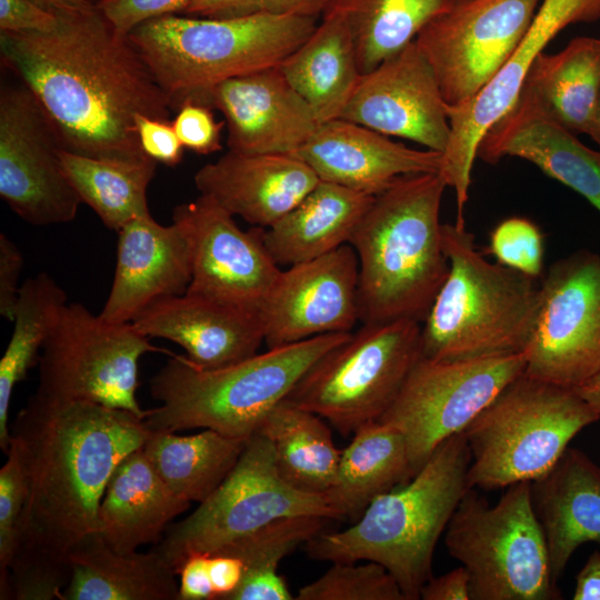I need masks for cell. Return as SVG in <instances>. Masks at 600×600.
Masks as SVG:
<instances>
[{"mask_svg":"<svg viewBox=\"0 0 600 600\" xmlns=\"http://www.w3.org/2000/svg\"><path fill=\"white\" fill-rule=\"evenodd\" d=\"M350 334L317 336L212 370L172 353L150 381L160 404L148 410L144 424L151 431L202 428L249 439L303 374Z\"/></svg>","mask_w":600,"mask_h":600,"instance_id":"obj_5","label":"cell"},{"mask_svg":"<svg viewBox=\"0 0 600 600\" xmlns=\"http://www.w3.org/2000/svg\"><path fill=\"white\" fill-rule=\"evenodd\" d=\"M373 197L320 180L286 216L260 228L262 243L279 267L319 258L349 243Z\"/></svg>","mask_w":600,"mask_h":600,"instance_id":"obj_29","label":"cell"},{"mask_svg":"<svg viewBox=\"0 0 600 600\" xmlns=\"http://www.w3.org/2000/svg\"><path fill=\"white\" fill-rule=\"evenodd\" d=\"M154 347L129 323H111L81 303H68L42 347L36 394L62 401H89L129 411L142 419L137 399L139 361Z\"/></svg>","mask_w":600,"mask_h":600,"instance_id":"obj_12","label":"cell"},{"mask_svg":"<svg viewBox=\"0 0 600 600\" xmlns=\"http://www.w3.org/2000/svg\"><path fill=\"white\" fill-rule=\"evenodd\" d=\"M322 181L377 196L407 174L439 172L442 156L413 149L364 126L336 119L319 126L294 154Z\"/></svg>","mask_w":600,"mask_h":600,"instance_id":"obj_24","label":"cell"},{"mask_svg":"<svg viewBox=\"0 0 600 600\" xmlns=\"http://www.w3.org/2000/svg\"><path fill=\"white\" fill-rule=\"evenodd\" d=\"M477 157L491 164L504 157L524 159L600 212V149L583 144L523 93L486 131Z\"/></svg>","mask_w":600,"mask_h":600,"instance_id":"obj_25","label":"cell"},{"mask_svg":"<svg viewBox=\"0 0 600 600\" xmlns=\"http://www.w3.org/2000/svg\"><path fill=\"white\" fill-rule=\"evenodd\" d=\"M449 272L421 323V356L464 361L524 352L540 306V279L489 262L464 227L442 224Z\"/></svg>","mask_w":600,"mask_h":600,"instance_id":"obj_6","label":"cell"},{"mask_svg":"<svg viewBox=\"0 0 600 600\" xmlns=\"http://www.w3.org/2000/svg\"><path fill=\"white\" fill-rule=\"evenodd\" d=\"M328 519L320 516L281 518L230 542L217 552L239 558L244 564L243 578L277 574L281 560L322 532Z\"/></svg>","mask_w":600,"mask_h":600,"instance_id":"obj_39","label":"cell"},{"mask_svg":"<svg viewBox=\"0 0 600 600\" xmlns=\"http://www.w3.org/2000/svg\"><path fill=\"white\" fill-rule=\"evenodd\" d=\"M298 600H407L398 581L380 563L332 562L318 579L301 587Z\"/></svg>","mask_w":600,"mask_h":600,"instance_id":"obj_40","label":"cell"},{"mask_svg":"<svg viewBox=\"0 0 600 600\" xmlns=\"http://www.w3.org/2000/svg\"><path fill=\"white\" fill-rule=\"evenodd\" d=\"M471 454L463 432L444 440L408 481L377 497L349 528L306 543L310 558L373 561L398 581L407 600L420 599L432 577L436 546L470 489Z\"/></svg>","mask_w":600,"mask_h":600,"instance_id":"obj_4","label":"cell"},{"mask_svg":"<svg viewBox=\"0 0 600 600\" xmlns=\"http://www.w3.org/2000/svg\"><path fill=\"white\" fill-rule=\"evenodd\" d=\"M574 134H587L600 97V39L578 37L561 51L541 52L520 90Z\"/></svg>","mask_w":600,"mask_h":600,"instance_id":"obj_33","label":"cell"},{"mask_svg":"<svg viewBox=\"0 0 600 600\" xmlns=\"http://www.w3.org/2000/svg\"><path fill=\"white\" fill-rule=\"evenodd\" d=\"M149 432L129 411L34 393L10 427L27 499L9 568L71 572L70 552L99 534L112 472Z\"/></svg>","mask_w":600,"mask_h":600,"instance_id":"obj_2","label":"cell"},{"mask_svg":"<svg viewBox=\"0 0 600 600\" xmlns=\"http://www.w3.org/2000/svg\"><path fill=\"white\" fill-rule=\"evenodd\" d=\"M330 0H192L182 14L198 18H236L252 14L319 19Z\"/></svg>","mask_w":600,"mask_h":600,"instance_id":"obj_43","label":"cell"},{"mask_svg":"<svg viewBox=\"0 0 600 600\" xmlns=\"http://www.w3.org/2000/svg\"><path fill=\"white\" fill-rule=\"evenodd\" d=\"M491 506L470 488L446 529L444 543L470 581V600H559L530 482L506 488Z\"/></svg>","mask_w":600,"mask_h":600,"instance_id":"obj_9","label":"cell"},{"mask_svg":"<svg viewBox=\"0 0 600 600\" xmlns=\"http://www.w3.org/2000/svg\"><path fill=\"white\" fill-rule=\"evenodd\" d=\"M486 252L504 267L529 277L543 276L544 238L531 220L511 217L499 222L489 234Z\"/></svg>","mask_w":600,"mask_h":600,"instance_id":"obj_41","label":"cell"},{"mask_svg":"<svg viewBox=\"0 0 600 600\" xmlns=\"http://www.w3.org/2000/svg\"><path fill=\"white\" fill-rule=\"evenodd\" d=\"M542 0H458L430 20L414 42L446 103L473 98L501 69L529 30Z\"/></svg>","mask_w":600,"mask_h":600,"instance_id":"obj_15","label":"cell"},{"mask_svg":"<svg viewBox=\"0 0 600 600\" xmlns=\"http://www.w3.org/2000/svg\"><path fill=\"white\" fill-rule=\"evenodd\" d=\"M131 323L149 338L177 343L193 366L206 370L246 360L264 342L258 311L188 291L151 303Z\"/></svg>","mask_w":600,"mask_h":600,"instance_id":"obj_22","label":"cell"},{"mask_svg":"<svg viewBox=\"0 0 600 600\" xmlns=\"http://www.w3.org/2000/svg\"><path fill=\"white\" fill-rule=\"evenodd\" d=\"M524 374L576 389L600 370V254L578 250L540 279Z\"/></svg>","mask_w":600,"mask_h":600,"instance_id":"obj_14","label":"cell"},{"mask_svg":"<svg viewBox=\"0 0 600 600\" xmlns=\"http://www.w3.org/2000/svg\"><path fill=\"white\" fill-rule=\"evenodd\" d=\"M526 366V352L464 361L421 356L377 421L402 434L413 477L444 440L463 432Z\"/></svg>","mask_w":600,"mask_h":600,"instance_id":"obj_13","label":"cell"},{"mask_svg":"<svg viewBox=\"0 0 600 600\" xmlns=\"http://www.w3.org/2000/svg\"><path fill=\"white\" fill-rule=\"evenodd\" d=\"M57 13L59 24L50 32H0L2 61L37 97L64 150L151 159L134 116L170 120L172 108L143 58L98 9Z\"/></svg>","mask_w":600,"mask_h":600,"instance_id":"obj_1","label":"cell"},{"mask_svg":"<svg viewBox=\"0 0 600 600\" xmlns=\"http://www.w3.org/2000/svg\"><path fill=\"white\" fill-rule=\"evenodd\" d=\"M178 577V600H214L208 553L188 557L179 568Z\"/></svg>","mask_w":600,"mask_h":600,"instance_id":"obj_49","label":"cell"},{"mask_svg":"<svg viewBox=\"0 0 600 600\" xmlns=\"http://www.w3.org/2000/svg\"><path fill=\"white\" fill-rule=\"evenodd\" d=\"M439 172L398 178L373 200L349 240L359 263V321L422 323L449 272Z\"/></svg>","mask_w":600,"mask_h":600,"instance_id":"obj_3","label":"cell"},{"mask_svg":"<svg viewBox=\"0 0 600 600\" xmlns=\"http://www.w3.org/2000/svg\"><path fill=\"white\" fill-rule=\"evenodd\" d=\"M26 499V476L17 450L10 444L0 469V577L8 572Z\"/></svg>","mask_w":600,"mask_h":600,"instance_id":"obj_42","label":"cell"},{"mask_svg":"<svg viewBox=\"0 0 600 600\" xmlns=\"http://www.w3.org/2000/svg\"><path fill=\"white\" fill-rule=\"evenodd\" d=\"M599 419L574 389L523 372L463 431L471 454L469 487L490 491L542 477Z\"/></svg>","mask_w":600,"mask_h":600,"instance_id":"obj_8","label":"cell"},{"mask_svg":"<svg viewBox=\"0 0 600 600\" xmlns=\"http://www.w3.org/2000/svg\"><path fill=\"white\" fill-rule=\"evenodd\" d=\"M209 574L214 600H229L243 579L244 564L239 558L231 554L210 553Z\"/></svg>","mask_w":600,"mask_h":600,"instance_id":"obj_50","label":"cell"},{"mask_svg":"<svg viewBox=\"0 0 600 600\" xmlns=\"http://www.w3.org/2000/svg\"><path fill=\"white\" fill-rule=\"evenodd\" d=\"M319 181L314 171L294 156L230 150L194 174L200 194L260 228L286 216Z\"/></svg>","mask_w":600,"mask_h":600,"instance_id":"obj_26","label":"cell"},{"mask_svg":"<svg viewBox=\"0 0 600 600\" xmlns=\"http://www.w3.org/2000/svg\"><path fill=\"white\" fill-rule=\"evenodd\" d=\"M192 0H100V13L113 29L128 36L139 24L162 16L182 14Z\"/></svg>","mask_w":600,"mask_h":600,"instance_id":"obj_45","label":"cell"},{"mask_svg":"<svg viewBox=\"0 0 600 600\" xmlns=\"http://www.w3.org/2000/svg\"><path fill=\"white\" fill-rule=\"evenodd\" d=\"M190 502L162 481L142 446L117 466L99 508V536L114 551L130 553L158 543L174 517Z\"/></svg>","mask_w":600,"mask_h":600,"instance_id":"obj_28","label":"cell"},{"mask_svg":"<svg viewBox=\"0 0 600 600\" xmlns=\"http://www.w3.org/2000/svg\"><path fill=\"white\" fill-rule=\"evenodd\" d=\"M201 103L222 113L228 150L238 153L292 156L321 124L279 67L226 80Z\"/></svg>","mask_w":600,"mask_h":600,"instance_id":"obj_21","label":"cell"},{"mask_svg":"<svg viewBox=\"0 0 600 600\" xmlns=\"http://www.w3.org/2000/svg\"><path fill=\"white\" fill-rule=\"evenodd\" d=\"M411 478L402 434L372 421L360 427L341 450L336 476L323 497L334 519L354 522L377 497Z\"/></svg>","mask_w":600,"mask_h":600,"instance_id":"obj_32","label":"cell"},{"mask_svg":"<svg viewBox=\"0 0 600 600\" xmlns=\"http://www.w3.org/2000/svg\"><path fill=\"white\" fill-rule=\"evenodd\" d=\"M457 1L330 0L326 12L344 19L363 74L413 42L430 20Z\"/></svg>","mask_w":600,"mask_h":600,"instance_id":"obj_37","label":"cell"},{"mask_svg":"<svg viewBox=\"0 0 600 600\" xmlns=\"http://www.w3.org/2000/svg\"><path fill=\"white\" fill-rule=\"evenodd\" d=\"M573 600H600V551L592 552L576 577Z\"/></svg>","mask_w":600,"mask_h":600,"instance_id":"obj_53","label":"cell"},{"mask_svg":"<svg viewBox=\"0 0 600 600\" xmlns=\"http://www.w3.org/2000/svg\"><path fill=\"white\" fill-rule=\"evenodd\" d=\"M90 1L93 2V3L96 4V3L99 2L100 0H90Z\"/></svg>","mask_w":600,"mask_h":600,"instance_id":"obj_57","label":"cell"},{"mask_svg":"<svg viewBox=\"0 0 600 600\" xmlns=\"http://www.w3.org/2000/svg\"><path fill=\"white\" fill-rule=\"evenodd\" d=\"M293 599L283 578L277 573L243 578L229 600H291Z\"/></svg>","mask_w":600,"mask_h":600,"instance_id":"obj_52","label":"cell"},{"mask_svg":"<svg viewBox=\"0 0 600 600\" xmlns=\"http://www.w3.org/2000/svg\"><path fill=\"white\" fill-rule=\"evenodd\" d=\"M59 16L36 0H0V32H50Z\"/></svg>","mask_w":600,"mask_h":600,"instance_id":"obj_47","label":"cell"},{"mask_svg":"<svg viewBox=\"0 0 600 600\" xmlns=\"http://www.w3.org/2000/svg\"><path fill=\"white\" fill-rule=\"evenodd\" d=\"M317 24L296 16L168 14L139 24L128 38L177 111L187 101L201 103L226 80L278 67Z\"/></svg>","mask_w":600,"mask_h":600,"instance_id":"obj_7","label":"cell"},{"mask_svg":"<svg viewBox=\"0 0 600 600\" xmlns=\"http://www.w3.org/2000/svg\"><path fill=\"white\" fill-rule=\"evenodd\" d=\"M574 390L600 414V370Z\"/></svg>","mask_w":600,"mask_h":600,"instance_id":"obj_55","label":"cell"},{"mask_svg":"<svg viewBox=\"0 0 600 600\" xmlns=\"http://www.w3.org/2000/svg\"><path fill=\"white\" fill-rule=\"evenodd\" d=\"M293 516L334 519L323 494L304 492L278 472L270 441L256 432L218 488L152 548L178 573L194 553H213L270 522Z\"/></svg>","mask_w":600,"mask_h":600,"instance_id":"obj_11","label":"cell"},{"mask_svg":"<svg viewBox=\"0 0 600 600\" xmlns=\"http://www.w3.org/2000/svg\"><path fill=\"white\" fill-rule=\"evenodd\" d=\"M233 218L202 194L173 209L172 222L191 258L187 291L259 312L281 270L262 243L260 227L243 231Z\"/></svg>","mask_w":600,"mask_h":600,"instance_id":"obj_18","label":"cell"},{"mask_svg":"<svg viewBox=\"0 0 600 600\" xmlns=\"http://www.w3.org/2000/svg\"><path fill=\"white\" fill-rule=\"evenodd\" d=\"M69 559L71 577L59 600H178V573L152 548L120 553L93 534Z\"/></svg>","mask_w":600,"mask_h":600,"instance_id":"obj_30","label":"cell"},{"mask_svg":"<svg viewBox=\"0 0 600 600\" xmlns=\"http://www.w3.org/2000/svg\"><path fill=\"white\" fill-rule=\"evenodd\" d=\"M340 119L440 153L450 138L447 103L414 41L361 74Z\"/></svg>","mask_w":600,"mask_h":600,"instance_id":"obj_20","label":"cell"},{"mask_svg":"<svg viewBox=\"0 0 600 600\" xmlns=\"http://www.w3.org/2000/svg\"><path fill=\"white\" fill-rule=\"evenodd\" d=\"M423 600H470V581L461 566L440 577H431L420 591Z\"/></svg>","mask_w":600,"mask_h":600,"instance_id":"obj_51","label":"cell"},{"mask_svg":"<svg viewBox=\"0 0 600 600\" xmlns=\"http://www.w3.org/2000/svg\"><path fill=\"white\" fill-rule=\"evenodd\" d=\"M23 256L17 244L3 232L0 233V314L12 321L20 294V274Z\"/></svg>","mask_w":600,"mask_h":600,"instance_id":"obj_48","label":"cell"},{"mask_svg":"<svg viewBox=\"0 0 600 600\" xmlns=\"http://www.w3.org/2000/svg\"><path fill=\"white\" fill-rule=\"evenodd\" d=\"M247 442L211 429L193 436L150 430L142 449L177 497L200 503L226 479Z\"/></svg>","mask_w":600,"mask_h":600,"instance_id":"obj_34","label":"cell"},{"mask_svg":"<svg viewBox=\"0 0 600 600\" xmlns=\"http://www.w3.org/2000/svg\"><path fill=\"white\" fill-rule=\"evenodd\" d=\"M530 496L558 584L580 546H600V467L568 447L546 474L530 482Z\"/></svg>","mask_w":600,"mask_h":600,"instance_id":"obj_27","label":"cell"},{"mask_svg":"<svg viewBox=\"0 0 600 600\" xmlns=\"http://www.w3.org/2000/svg\"><path fill=\"white\" fill-rule=\"evenodd\" d=\"M420 357L421 322L362 323L323 354L286 400L348 436L386 412Z\"/></svg>","mask_w":600,"mask_h":600,"instance_id":"obj_10","label":"cell"},{"mask_svg":"<svg viewBox=\"0 0 600 600\" xmlns=\"http://www.w3.org/2000/svg\"><path fill=\"white\" fill-rule=\"evenodd\" d=\"M188 241L176 224L162 226L151 214L118 231L112 284L99 316L111 323H129L148 306L184 293L191 282Z\"/></svg>","mask_w":600,"mask_h":600,"instance_id":"obj_23","label":"cell"},{"mask_svg":"<svg viewBox=\"0 0 600 600\" xmlns=\"http://www.w3.org/2000/svg\"><path fill=\"white\" fill-rule=\"evenodd\" d=\"M358 284V257L349 243L281 270L259 310L268 349L352 332Z\"/></svg>","mask_w":600,"mask_h":600,"instance_id":"obj_19","label":"cell"},{"mask_svg":"<svg viewBox=\"0 0 600 600\" xmlns=\"http://www.w3.org/2000/svg\"><path fill=\"white\" fill-rule=\"evenodd\" d=\"M278 67L320 123L341 118L361 77L349 28L336 12H326Z\"/></svg>","mask_w":600,"mask_h":600,"instance_id":"obj_31","label":"cell"},{"mask_svg":"<svg viewBox=\"0 0 600 600\" xmlns=\"http://www.w3.org/2000/svg\"><path fill=\"white\" fill-rule=\"evenodd\" d=\"M134 123L141 148L149 158L169 167H174L181 161L184 147L176 133L172 121L137 113Z\"/></svg>","mask_w":600,"mask_h":600,"instance_id":"obj_46","label":"cell"},{"mask_svg":"<svg viewBox=\"0 0 600 600\" xmlns=\"http://www.w3.org/2000/svg\"><path fill=\"white\" fill-rule=\"evenodd\" d=\"M599 19L600 0H542L526 36L493 78L467 102L447 104L450 138L441 153L439 173L454 191L458 226L464 224L463 210L478 146L486 131L517 100L536 58L566 27Z\"/></svg>","mask_w":600,"mask_h":600,"instance_id":"obj_17","label":"cell"},{"mask_svg":"<svg viewBox=\"0 0 600 600\" xmlns=\"http://www.w3.org/2000/svg\"><path fill=\"white\" fill-rule=\"evenodd\" d=\"M63 149L48 113L20 81L0 89V196L33 226L68 223L82 203L60 160Z\"/></svg>","mask_w":600,"mask_h":600,"instance_id":"obj_16","label":"cell"},{"mask_svg":"<svg viewBox=\"0 0 600 600\" xmlns=\"http://www.w3.org/2000/svg\"><path fill=\"white\" fill-rule=\"evenodd\" d=\"M587 134L598 144L600 149V97Z\"/></svg>","mask_w":600,"mask_h":600,"instance_id":"obj_56","label":"cell"},{"mask_svg":"<svg viewBox=\"0 0 600 600\" xmlns=\"http://www.w3.org/2000/svg\"><path fill=\"white\" fill-rule=\"evenodd\" d=\"M44 8L63 13H89L97 9L90 0H36Z\"/></svg>","mask_w":600,"mask_h":600,"instance_id":"obj_54","label":"cell"},{"mask_svg":"<svg viewBox=\"0 0 600 600\" xmlns=\"http://www.w3.org/2000/svg\"><path fill=\"white\" fill-rule=\"evenodd\" d=\"M63 171L82 203L89 206L110 230L149 216L148 187L157 161L132 162L80 156L60 150Z\"/></svg>","mask_w":600,"mask_h":600,"instance_id":"obj_36","label":"cell"},{"mask_svg":"<svg viewBox=\"0 0 600 600\" xmlns=\"http://www.w3.org/2000/svg\"><path fill=\"white\" fill-rule=\"evenodd\" d=\"M67 304L64 290L47 272L21 284L13 331L0 361V447L4 453L10 443L9 409L14 387L36 362Z\"/></svg>","mask_w":600,"mask_h":600,"instance_id":"obj_38","label":"cell"},{"mask_svg":"<svg viewBox=\"0 0 600 600\" xmlns=\"http://www.w3.org/2000/svg\"><path fill=\"white\" fill-rule=\"evenodd\" d=\"M323 420L284 399L257 431L270 441L281 478L304 492L323 494L339 464L341 450Z\"/></svg>","mask_w":600,"mask_h":600,"instance_id":"obj_35","label":"cell"},{"mask_svg":"<svg viewBox=\"0 0 600 600\" xmlns=\"http://www.w3.org/2000/svg\"><path fill=\"white\" fill-rule=\"evenodd\" d=\"M212 108L187 101L180 106L172 120L173 128L184 149L199 154L221 150V132L226 126L217 121Z\"/></svg>","mask_w":600,"mask_h":600,"instance_id":"obj_44","label":"cell"}]
</instances>
